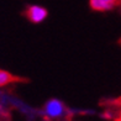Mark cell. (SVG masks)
Masks as SVG:
<instances>
[{"mask_svg":"<svg viewBox=\"0 0 121 121\" xmlns=\"http://www.w3.org/2000/svg\"><path fill=\"white\" fill-rule=\"evenodd\" d=\"M40 115L46 121H59L68 116V108L65 104L57 98H51L45 103L43 108L40 110Z\"/></svg>","mask_w":121,"mask_h":121,"instance_id":"1","label":"cell"},{"mask_svg":"<svg viewBox=\"0 0 121 121\" xmlns=\"http://www.w3.org/2000/svg\"><path fill=\"white\" fill-rule=\"evenodd\" d=\"M10 105H11V109L17 110V111L22 114L29 121H35L38 116H41L40 110H36L34 106L29 105L27 103L21 100L20 98H17L14 94H10Z\"/></svg>","mask_w":121,"mask_h":121,"instance_id":"2","label":"cell"},{"mask_svg":"<svg viewBox=\"0 0 121 121\" xmlns=\"http://www.w3.org/2000/svg\"><path fill=\"white\" fill-rule=\"evenodd\" d=\"M25 15H26V17L29 19L30 22L41 24L47 19L48 11H47L46 8L41 6V5H30V6H27V9H26Z\"/></svg>","mask_w":121,"mask_h":121,"instance_id":"3","label":"cell"},{"mask_svg":"<svg viewBox=\"0 0 121 121\" xmlns=\"http://www.w3.org/2000/svg\"><path fill=\"white\" fill-rule=\"evenodd\" d=\"M117 0H89V6L91 10L99 13L111 11L116 8Z\"/></svg>","mask_w":121,"mask_h":121,"instance_id":"4","label":"cell"},{"mask_svg":"<svg viewBox=\"0 0 121 121\" xmlns=\"http://www.w3.org/2000/svg\"><path fill=\"white\" fill-rule=\"evenodd\" d=\"M11 111V105H10V93L0 89V115H9Z\"/></svg>","mask_w":121,"mask_h":121,"instance_id":"5","label":"cell"},{"mask_svg":"<svg viewBox=\"0 0 121 121\" xmlns=\"http://www.w3.org/2000/svg\"><path fill=\"white\" fill-rule=\"evenodd\" d=\"M17 80H19L17 77H15L14 74L8 72V70L0 68V89H4L5 86L13 84V83H15V82H17Z\"/></svg>","mask_w":121,"mask_h":121,"instance_id":"6","label":"cell"}]
</instances>
